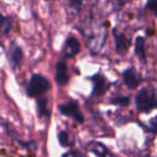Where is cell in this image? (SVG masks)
Masks as SVG:
<instances>
[{
    "label": "cell",
    "mask_w": 157,
    "mask_h": 157,
    "mask_svg": "<svg viewBox=\"0 0 157 157\" xmlns=\"http://www.w3.org/2000/svg\"><path fill=\"white\" fill-rule=\"evenodd\" d=\"M136 107L141 113H148L156 107V94L154 88L143 87L136 96Z\"/></svg>",
    "instance_id": "obj_1"
},
{
    "label": "cell",
    "mask_w": 157,
    "mask_h": 157,
    "mask_svg": "<svg viewBox=\"0 0 157 157\" xmlns=\"http://www.w3.org/2000/svg\"><path fill=\"white\" fill-rule=\"evenodd\" d=\"M50 81L42 74H33L29 80L28 87H27V95L31 98L43 95L50 90Z\"/></svg>",
    "instance_id": "obj_2"
},
{
    "label": "cell",
    "mask_w": 157,
    "mask_h": 157,
    "mask_svg": "<svg viewBox=\"0 0 157 157\" xmlns=\"http://www.w3.org/2000/svg\"><path fill=\"white\" fill-rule=\"evenodd\" d=\"M58 110L63 115L73 118L76 123L82 124L84 122V116L80 111V108H78V105L75 100H70L66 103H61V105H59Z\"/></svg>",
    "instance_id": "obj_3"
},
{
    "label": "cell",
    "mask_w": 157,
    "mask_h": 157,
    "mask_svg": "<svg viewBox=\"0 0 157 157\" xmlns=\"http://www.w3.org/2000/svg\"><path fill=\"white\" fill-rule=\"evenodd\" d=\"M90 80L93 82V95L95 96H102L110 86L108 80L101 74H95L90 78Z\"/></svg>",
    "instance_id": "obj_4"
},
{
    "label": "cell",
    "mask_w": 157,
    "mask_h": 157,
    "mask_svg": "<svg viewBox=\"0 0 157 157\" xmlns=\"http://www.w3.org/2000/svg\"><path fill=\"white\" fill-rule=\"evenodd\" d=\"M69 80L70 78L66 61L63 60V59L57 61L56 66H55V81H56V83L60 86H63L68 84Z\"/></svg>",
    "instance_id": "obj_5"
},
{
    "label": "cell",
    "mask_w": 157,
    "mask_h": 157,
    "mask_svg": "<svg viewBox=\"0 0 157 157\" xmlns=\"http://www.w3.org/2000/svg\"><path fill=\"white\" fill-rule=\"evenodd\" d=\"M80 48H81V46H80L78 40L75 37H69L63 43L61 53H63L65 58H71V57L75 56L76 54H78Z\"/></svg>",
    "instance_id": "obj_6"
},
{
    "label": "cell",
    "mask_w": 157,
    "mask_h": 157,
    "mask_svg": "<svg viewBox=\"0 0 157 157\" xmlns=\"http://www.w3.org/2000/svg\"><path fill=\"white\" fill-rule=\"evenodd\" d=\"M123 81H124L125 85L127 87L133 90L137 86H139V84L142 82V78L140 76V74L135 70V68L130 67V68H127L123 72Z\"/></svg>",
    "instance_id": "obj_7"
},
{
    "label": "cell",
    "mask_w": 157,
    "mask_h": 157,
    "mask_svg": "<svg viewBox=\"0 0 157 157\" xmlns=\"http://www.w3.org/2000/svg\"><path fill=\"white\" fill-rule=\"evenodd\" d=\"M23 58H24V54H23L22 48L15 41H12L9 48V59L12 67L13 68L20 67L23 63Z\"/></svg>",
    "instance_id": "obj_8"
},
{
    "label": "cell",
    "mask_w": 157,
    "mask_h": 157,
    "mask_svg": "<svg viewBox=\"0 0 157 157\" xmlns=\"http://www.w3.org/2000/svg\"><path fill=\"white\" fill-rule=\"evenodd\" d=\"M113 37L115 40V50L118 54H125L130 46V39L127 38L123 33H120L117 29H113Z\"/></svg>",
    "instance_id": "obj_9"
},
{
    "label": "cell",
    "mask_w": 157,
    "mask_h": 157,
    "mask_svg": "<svg viewBox=\"0 0 157 157\" xmlns=\"http://www.w3.org/2000/svg\"><path fill=\"white\" fill-rule=\"evenodd\" d=\"M87 150L90 151V152H92L93 154H95L96 157H114L103 144L99 143V142H96V141L88 143Z\"/></svg>",
    "instance_id": "obj_10"
},
{
    "label": "cell",
    "mask_w": 157,
    "mask_h": 157,
    "mask_svg": "<svg viewBox=\"0 0 157 157\" xmlns=\"http://www.w3.org/2000/svg\"><path fill=\"white\" fill-rule=\"evenodd\" d=\"M135 52L138 58L143 63H146V54H145V46H144V38L137 37L135 43Z\"/></svg>",
    "instance_id": "obj_11"
},
{
    "label": "cell",
    "mask_w": 157,
    "mask_h": 157,
    "mask_svg": "<svg viewBox=\"0 0 157 157\" xmlns=\"http://www.w3.org/2000/svg\"><path fill=\"white\" fill-rule=\"evenodd\" d=\"M12 28V18L10 16L2 15L0 13V33L2 35H8Z\"/></svg>",
    "instance_id": "obj_12"
},
{
    "label": "cell",
    "mask_w": 157,
    "mask_h": 157,
    "mask_svg": "<svg viewBox=\"0 0 157 157\" xmlns=\"http://www.w3.org/2000/svg\"><path fill=\"white\" fill-rule=\"evenodd\" d=\"M57 138H58V142L61 146H71L73 144V139H71L72 137L65 130L59 131Z\"/></svg>",
    "instance_id": "obj_13"
},
{
    "label": "cell",
    "mask_w": 157,
    "mask_h": 157,
    "mask_svg": "<svg viewBox=\"0 0 157 157\" xmlns=\"http://www.w3.org/2000/svg\"><path fill=\"white\" fill-rule=\"evenodd\" d=\"M37 111L38 115L41 116L48 115V99L46 98H39L37 100Z\"/></svg>",
    "instance_id": "obj_14"
},
{
    "label": "cell",
    "mask_w": 157,
    "mask_h": 157,
    "mask_svg": "<svg viewBox=\"0 0 157 157\" xmlns=\"http://www.w3.org/2000/svg\"><path fill=\"white\" fill-rule=\"evenodd\" d=\"M111 102L113 105H127L129 103L128 97H117V98L111 99Z\"/></svg>",
    "instance_id": "obj_15"
},
{
    "label": "cell",
    "mask_w": 157,
    "mask_h": 157,
    "mask_svg": "<svg viewBox=\"0 0 157 157\" xmlns=\"http://www.w3.org/2000/svg\"><path fill=\"white\" fill-rule=\"evenodd\" d=\"M63 157H85L82 153H80L78 151H69V152L65 153V154L63 155Z\"/></svg>",
    "instance_id": "obj_16"
},
{
    "label": "cell",
    "mask_w": 157,
    "mask_h": 157,
    "mask_svg": "<svg viewBox=\"0 0 157 157\" xmlns=\"http://www.w3.org/2000/svg\"><path fill=\"white\" fill-rule=\"evenodd\" d=\"M146 7H147L154 14L157 13V2H155V1H151V2H148L147 5H146Z\"/></svg>",
    "instance_id": "obj_17"
}]
</instances>
